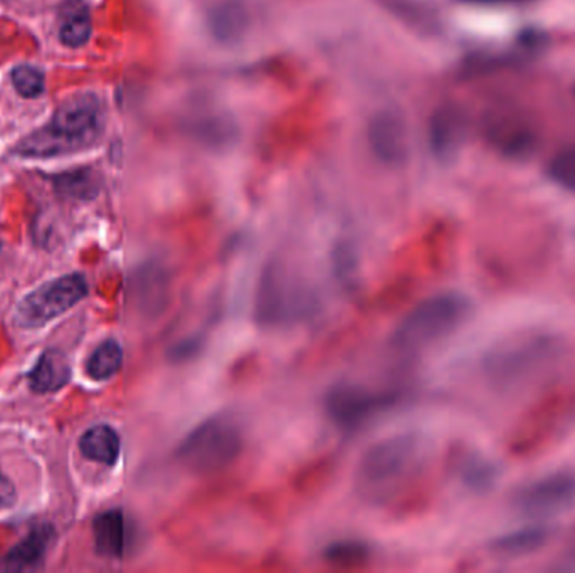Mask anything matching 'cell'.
I'll return each instance as SVG.
<instances>
[{
  "mask_svg": "<svg viewBox=\"0 0 575 573\" xmlns=\"http://www.w3.org/2000/svg\"><path fill=\"white\" fill-rule=\"evenodd\" d=\"M486 138L505 157L527 158L537 148V132L513 115L493 116L486 123Z\"/></svg>",
  "mask_w": 575,
  "mask_h": 573,
  "instance_id": "cell-10",
  "label": "cell"
},
{
  "mask_svg": "<svg viewBox=\"0 0 575 573\" xmlns=\"http://www.w3.org/2000/svg\"><path fill=\"white\" fill-rule=\"evenodd\" d=\"M120 436L113 427L100 426L91 427L80 439L81 453L85 458L95 461V463L113 466L120 456Z\"/></svg>",
  "mask_w": 575,
  "mask_h": 573,
  "instance_id": "cell-17",
  "label": "cell"
},
{
  "mask_svg": "<svg viewBox=\"0 0 575 573\" xmlns=\"http://www.w3.org/2000/svg\"><path fill=\"white\" fill-rule=\"evenodd\" d=\"M549 538V530L544 526H527L522 530L512 531L503 537L496 538L493 550L508 557H520L539 550Z\"/></svg>",
  "mask_w": 575,
  "mask_h": 573,
  "instance_id": "cell-18",
  "label": "cell"
},
{
  "mask_svg": "<svg viewBox=\"0 0 575 573\" xmlns=\"http://www.w3.org/2000/svg\"><path fill=\"white\" fill-rule=\"evenodd\" d=\"M369 147L384 165L397 167L406 162L407 130L401 115L380 111L369 123Z\"/></svg>",
  "mask_w": 575,
  "mask_h": 573,
  "instance_id": "cell-9",
  "label": "cell"
},
{
  "mask_svg": "<svg viewBox=\"0 0 575 573\" xmlns=\"http://www.w3.org/2000/svg\"><path fill=\"white\" fill-rule=\"evenodd\" d=\"M419 466V442L409 436L391 437L365 453L355 474L357 491L370 503H384L416 476Z\"/></svg>",
  "mask_w": 575,
  "mask_h": 573,
  "instance_id": "cell-2",
  "label": "cell"
},
{
  "mask_svg": "<svg viewBox=\"0 0 575 573\" xmlns=\"http://www.w3.org/2000/svg\"><path fill=\"white\" fill-rule=\"evenodd\" d=\"M547 174L562 189L575 192V143L555 153L547 167Z\"/></svg>",
  "mask_w": 575,
  "mask_h": 573,
  "instance_id": "cell-20",
  "label": "cell"
},
{
  "mask_svg": "<svg viewBox=\"0 0 575 573\" xmlns=\"http://www.w3.org/2000/svg\"><path fill=\"white\" fill-rule=\"evenodd\" d=\"M0 248H2V246H0Z\"/></svg>",
  "mask_w": 575,
  "mask_h": 573,
  "instance_id": "cell-27",
  "label": "cell"
},
{
  "mask_svg": "<svg viewBox=\"0 0 575 573\" xmlns=\"http://www.w3.org/2000/svg\"><path fill=\"white\" fill-rule=\"evenodd\" d=\"M58 187L76 199H91L98 192V180L91 170H76L58 179Z\"/></svg>",
  "mask_w": 575,
  "mask_h": 573,
  "instance_id": "cell-21",
  "label": "cell"
},
{
  "mask_svg": "<svg viewBox=\"0 0 575 573\" xmlns=\"http://www.w3.org/2000/svg\"><path fill=\"white\" fill-rule=\"evenodd\" d=\"M96 550L103 557L122 558L127 550V521L120 510H110L96 516Z\"/></svg>",
  "mask_w": 575,
  "mask_h": 573,
  "instance_id": "cell-14",
  "label": "cell"
},
{
  "mask_svg": "<svg viewBox=\"0 0 575 573\" xmlns=\"http://www.w3.org/2000/svg\"><path fill=\"white\" fill-rule=\"evenodd\" d=\"M90 9L83 0H68L59 9V39L69 48H80L91 36Z\"/></svg>",
  "mask_w": 575,
  "mask_h": 573,
  "instance_id": "cell-15",
  "label": "cell"
},
{
  "mask_svg": "<svg viewBox=\"0 0 575 573\" xmlns=\"http://www.w3.org/2000/svg\"><path fill=\"white\" fill-rule=\"evenodd\" d=\"M243 444V432L233 417L214 416L185 437L175 458L189 473H219L239 458Z\"/></svg>",
  "mask_w": 575,
  "mask_h": 573,
  "instance_id": "cell-4",
  "label": "cell"
},
{
  "mask_svg": "<svg viewBox=\"0 0 575 573\" xmlns=\"http://www.w3.org/2000/svg\"><path fill=\"white\" fill-rule=\"evenodd\" d=\"M461 4H471V6H518L527 4L530 0H459Z\"/></svg>",
  "mask_w": 575,
  "mask_h": 573,
  "instance_id": "cell-25",
  "label": "cell"
},
{
  "mask_svg": "<svg viewBox=\"0 0 575 573\" xmlns=\"http://www.w3.org/2000/svg\"><path fill=\"white\" fill-rule=\"evenodd\" d=\"M88 295V283L81 274H69L39 286L19 303L16 323L22 328H39L78 305Z\"/></svg>",
  "mask_w": 575,
  "mask_h": 573,
  "instance_id": "cell-6",
  "label": "cell"
},
{
  "mask_svg": "<svg viewBox=\"0 0 575 573\" xmlns=\"http://www.w3.org/2000/svg\"><path fill=\"white\" fill-rule=\"evenodd\" d=\"M12 83L24 98H36L44 90V74L34 66H17L12 71Z\"/></svg>",
  "mask_w": 575,
  "mask_h": 573,
  "instance_id": "cell-22",
  "label": "cell"
},
{
  "mask_svg": "<svg viewBox=\"0 0 575 573\" xmlns=\"http://www.w3.org/2000/svg\"><path fill=\"white\" fill-rule=\"evenodd\" d=\"M209 31L216 41L222 44L238 43L248 31V12L239 2H221L209 12Z\"/></svg>",
  "mask_w": 575,
  "mask_h": 573,
  "instance_id": "cell-12",
  "label": "cell"
},
{
  "mask_svg": "<svg viewBox=\"0 0 575 573\" xmlns=\"http://www.w3.org/2000/svg\"><path fill=\"white\" fill-rule=\"evenodd\" d=\"M69 379H71V367L68 358L59 350H48L43 353L29 374V384L37 394H49L63 389Z\"/></svg>",
  "mask_w": 575,
  "mask_h": 573,
  "instance_id": "cell-13",
  "label": "cell"
},
{
  "mask_svg": "<svg viewBox=\"0 0 575 573\" xmlns=\"http://www.w3.org/2000/svg\"><path fill=\"white\" fill-rule=\"evenodd\" d=\"M575 501V478L557 473L523 486L515 496V506L528 516H549L564 511Z\"/></svg>",
  "mask_w": 575,
  "mask_h": 573,
  "instance_id": "cell-8",
  "label": "cell"
},
{
  "mask_svg": "<svg viewBox=\"0 0 575 573\" xmlns=\"http://www.w3.org/2000/svg\"><path fill=\"white\" fill-rule=\"evenodd\" d=\"M570 555L575 558V533L574 538H572V543H570Z\"/></svg>",
  "mask_w": 575,
  "mask_h": 573,
  "instance_id": "cell-26",
  "label": "cell"
},
{
  "mask_svg": "<svg viewBox=\"0 0 575 573\" xmlns=\"http://www.w3.org/2000/svg\"><path fill=\"white\" fill-rule=\"evenodd\" d=\"M465 135V118L456 106H441L429 121V143L433 152L448 158L458 150Z\"/></svg>",
  "mask_w": 575,
  "mask_h": 573,
  "instance_id": "cell-11",
  "label": "cell"
},
{
  "mask_svg": "<svg viewBox=\"0 0 575 573\" xmlns=\"http://www.w3.org/2000/svg\"><path fill=\"white\" fill-rule=\"evenodd\" d=\"M396 392L367 389L362 385H338L327 395V414L343 431H355L391 409Z\"/></svg>",
  "mask_w": 575,
  "mask_h": 573,
  "instance_id": "cell-7",
  "label": "cell"
},
{
  "mask_svg": "<svg viewBox=\"0 0 575 573\" xmlns=\"http://www.w3.org/2000/svg\"><path fill=\"white\" fill-rule=\"evenodd\" d=\"M17 500L16 486L0 469V508H9Z\"/></svg>",
  "mask_w": 575,
  "mask_h": 573,
  "instance_id": "cell-24",
  "label": "cell"
},
{
  "mask_svg": "<svg viewBox=\"0 0 575 573\" xmlns=\"http://www.w3.org/2000/svg\"><path fill=\"white\" fill-rule=\"evenodd\" d=\"M51 537H53V531L49 526H39L26 540H22L14 550H11L7 557L0 560V570L19 572V570L36 567L37 563L43 560Z\"/></svg>",
  "mask_w": 575,
  "mask_h": 573,
  "instance_id": "cell-16",
  "label": "cell"
},
{
  "mask_svg": "<svg viewBox=\"0 0 575 573\" xmlns=\"http://www.w3.org/2000/svg\"><path fill=\"white\" fill-rule=\"evenodd\" d=\"M105 127L103 108L95 95L71 96L59 106L46 127L17 145L21 157H58L85 150L100 138Z\"/></svg>",
  "mask_w": 575,
  "mask_h": 573,
  "instance_id": "cell-1",
  "label": "cell"
},
{
  "mask_svg": "<svg viewBox=\"0 0 575 573\" xmlns=\"http://www.w3.org/2000/svg\"><path fill=\"white\" fill-rule=\"evenodd\" d=\"M123 365V350L115 340L101 343L88 360V374L91 379L108 380L118 374Z\"/></svg>",
  "mask_w": 575,
  "mask_h": 573,
  "instance_id": "cell-19",
  "label": "cell"
},
{
  "mask_svg": "<svg viewBox=\"0 0 575 573\" xmlns=\"http://www.w3.org/2000/svg\"><path fill=\"white\" fill-rule=\"evenodd\" d=\"M367 553L369 550L365 548V545L357 542H343L328 548L327 558L338 565H347V563L362 562L364 558H367Z\"/></svg>",
  "mask_w": 575,
  "mask_h": 573,
  "instance_id": "cell-23",
  "label": "cell"
},
{
  "mask_svg": "<svg viewBox=\"0 0 575 573\" xmlns=\"http://www.w3.org/2000/svg\"><path fill=\"white\" fill-rule=\"evenodd\" d=\"M470 310V300L459 293L431 296L404 316L394 332L392 345L399 352H421L463 325Z\"/></svg>",
  "mask_w": 575,
  "mask_h": 573,
  "instance_id": "cell-3",
  "label": "cell"
},
{
  "mask_svg": "<svg viewBox=\"0 0 575 573\" xmlns=\"http://www.w3.org/2000/svg\"><path fill=\"white\" fill-rule=\"evenodd\" d=\"M312 291L285 264H268L259 278L256 320L264 326L288 325L312 310Z\"/></svg>",
  "mask_w": 575,
  "mask_h": 573,
  "instance_id": "cell-5",
  "label": "cell"
}]
</instances>
